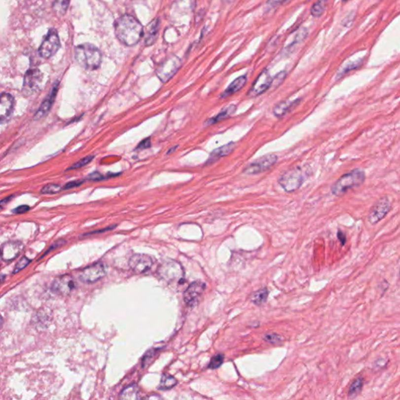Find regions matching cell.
<instances>
[{"mask_svg":"<svg viewBox=\"0 0 400 400\" xmlns=\"http://www.w3.org/2000/svg\"><path fill=\"white\" fill-rule=\"evenodd\" d=\"M69 2L70 0H54L53 4V10L60 15H63L68 10Z\"/></svg>","mask_w":400,"mask_h":400,"instance_id":"obj_29","label":"cell"},{"mask_svg":"<svg viewBox=\"0 0 400 400\" xmlns=\"http://www.w3.org/2000/svg\"><path fill=\"white\" fill-rule=\"evenodd\" d=\"M116 226H117V224H114V225H111L109 226V227H106V228H104V229L92 231V232H89V233H85L84 234V235H82V236H88V235H95V234L97 233H102V232H104V231H109V230L113 229Z\"/></svg>","mask_w":400,"mask_h":400,"instance_id":"obj_40","label":"cell"},{"mask_svg":"<svg viewBox=\"0 0 400 400\" xmlns=\"http://www.w3.org/2000/svg\"><path fill=\"white\" fill-rule=\"evenodd\" d=\"M159 19L154 20L151 24L148 25L147 28V45H152L156 39V36L157 35L158 29H159Z\"/></svg>","mask_w":400,"mask_h":400,"instance_id":"obj_25","label":"cell"},{"mask_svg":"<svg viewBox=\"0 0 400 400\" xmlns=\"http://www.w3.org/2000/svg\"><path fill=\"white\" fill-rule=\"evenodd\" d=\"M365 180V173L361 170L356 169L342 175L331 187L333 195L340 196L350 188L362 184Z\"/></svg>","mask_w":400,"mask_h":400,"instance_id":"obj_3","label":"cell"},{"mask_svg":"<svg viewBox=\"0 0 400 400\" xmlns=\"http://www.w3.org/2000/svg\"><path fill=\"white\" fill-rule=\"evenodd\" d=\"M158 272L164 280L169 283L179 282L184 280V271L180 263L174 260L164 262L160 265Z\"/></svg>","mask_w":400,"mask_h":400,"instance_id":"obj_5","label":"cell"},{"mask_svg":"<svg viewBox=\"0 0 400 400\" xmlns=\"http://www.w3.org/2000/svg\"><path fill=\"white\" fill-rule=\"evenodd\" d=\"M272 77L270 75V73L267 70H264L257 78L255 79L253 84L252 87L249 92V96L251 97H255L264 93L266 91L268 90L272 85Z\"/></svg>","mask_w":400,"mask_h":400,"instance_id":"obj_14","label":"cell"},{"mask_svg":"<svg viewBox=\"0 0 400 400\" xmlns=\"http://www.w3.org/2000/svg\"><path fill=\"white\" fill-rule=\"evenodd\" d=\"M150 139L148 138V139H144L141 143H139V145H137V149H145V148H150Z\"/></svg>","mask_w":400,"mask_h":400,"instance_id":"obj_39","label":"cell"},{"mask_svg":"<svg viewBox=\"0 0 400 400\" xmlns=\"http://www.w3.org/2000/svg\"><path fill=\"white\" fill-rule=\"evenodd\" d=\"M267 297H268V290L267 288H263L261 290H258L253 294V303L259 306L267 301Z\"/></svg>","mask_w":400,"mask_h":400,"instance_id":"obj_28","label":"cell"},{"mask_svg":"<svg viewBox=\"0 0 400 400\" xmlns=\"http://www.w3.org/2000/svg\"><path fill=\"white\" fill-rule=\"evenodd\" d=\"M177 148H178V145H176V146H173L172 148H170L169 150L167 151V154H171V153H172V152H173Z\"/></svg>","mask_w":400,"mask_h":400,"instance_id":"obj_44","label":"cell"},{"mask_svg":"<svg viewBox=\"0 0 400 400\" xmlns=\"http://www.w3.org/2000/svg\"><path fill=\"white\" fill-rule=\"evenodd\" d=\"M246 81H247V77L246 75L241 76L235 79V81L231 83V85L227 87L224 92L220 95V98H227L239 92L246 85Z\"/></svg>","mask_w":400,"mask_h":400,"instance_id":"obj_22","label":"cell"},{"mask_svg":"<svg viewBox=\"0 0 400 400\" xmlns=\"http://www.w3.org/2000/svg\"><path fill=\"white\" fill-rule=\"evenodd\" d=\"M303 182V171L299 167L285 171L278 179V183L286 192H293L299 189Z\"/></svg>","mask_w":400,"mask_h":400,"instance_id":"obj_4","label":"cell"},{"mask_svg":"<svg viewBox=\"0 0 400 400\" xmlns=\"http://www.w3.org/2000/svg\"><path fill=\"white\" fill-rule=\"evenodd\" d=\"M300 100H296L294 101H284L280 104H277L273 109V113L277 117H282L289 113L291 109H294L295 106L299 104Z\"/></svg>","mask_w":400,"mask_h":400,"instance_id":"obj_21","label":"cell"},{"mask_svg":"<svg viewBox=\"0 0 400 400\" xmlns=\"http://www.w3.org/2000/svg\"><path fill=\"white\" fill-rule=\"evenodd\" d=\"M30 262V259H28V258L25 257V256L21 258V259H20V261L16 265L14 271H13V274H16V273L18 272V271H21L23 268H25V267H27Z\"/></svg>","mask_w":400,"mask_h":400,"instance_id":"obj_33","label":"cell"},{"mask_svg":"<svg viewBox=\"0 0 400 400\" xmlns=\"http://www.w3.org/2000/svg\"><path fill=\"white\" fill-rule=\"evenodd\" d=\"M106 274L107 270L104 263H95L82 270L79 274V279L85 283H93L104 278Z\"/></svg>","mask_w":400,"mask_h":400,"instance_id":"obj_10","label":"cell"},{"mask_svg":"<svg viewBox=\"0 0 400 400\" xmlns=\"http://www.w3.org/2000/svg\"><path fill=\"white\" fill-rule=\"evenodd\" d=\"M182 62L179 57H171L162 63L156 70V75L162 82H167L175 75L181 68Z\"/></svg>","mask_w":400,"mask_h":400,"instance_id":"obj_8","label":"cell"},{"mask_svg":"<svg viewBox=\"0 0 400 400\" xmlns=\"http://www.w3.org/2000/svg\"><path fill=\"white\" fill-rule=\"evenodd\" d=\"M63 189L61 186L56 184H49L44 186L41 189V194H48V195H53L60 192Z\"/></svg>","mask_w":400,"mask_h":400,"instance_id":"obj_30","label":"cell"},{"mask_svg":"<svg viewBox=\"0 0 400 400\" xmlns=\"http://www.w3.org/2000/svg\"></svg>","mask_w":400,"mask_h":400,"instance_id":"obj_47","label":"cell"},{"mask_svg":"<svg viewBox=\"0 0 400 400\" xmlns=\"http://www.w3.org/2000/svg\"><path fill=\"white\" fill-rule=\"evenodd\" d=\"M348 1H350V0H342V2H348Z\"/></svg>","mask_w":400,"mask_h":400,"instance_id":"obj_46","label":"cell"},{"mask_svg":"<svg viewBox=\"0 0 400 400\" xmlns=\"http://www.w3.org/2000/svg\"><path fill=\"white\" fill-rule=\"evenodd\" d=\"M85 182V180L72 181V182L67 183V184L63 187V190L72 189V188H76V187L81 185Z\"/></svg>","mask_w":400,"mask_h":400,"instance_id":"obj_35","label":"cell"},{"mask_svg":"<svg viewBox=\"0 0 400 400\" xmlns=\"http://www.w3.org/2000/svg\"><path fill=\"white\" fill-rule=\"evenodd\" d=\"M14 99L10 93L2 92L0 97V120L3 122L9 118L13 112Z\"/></svg>","mask_w":400,"mask_h":400,"instance_id":"obj_18","label":"cell"},{"mask_svg":"<svg viewBox=\"0 0 400 400\" xmlns=\"http://www.w3.org/2000/svg\"><path fill=\"white\" fill-rule=\"evenodd\" d=\"M30 210V207H29L28 205H21L20 207H17V208L14 209L13 210L12 212L13 214H16V215H21V214H25V213L28 212V211Z\"/></svg>","mask_w":400,"mask_h":400,"instance_id":"obj_38","label":"cell"},{"mask_svg":"<svg viewBox=\"0 0 400 400\" xmlns=\"http://www.w3.org/2000/svg\"><path fill=\"white\" fill-rule=\"evenodd\" d=\"M222 1H224V2H233L234 0H222Z\"/></svg>","mask_w":400,"mask_h":400,"instance_id":"obj_45","label":"cell"},{"mask_svg":"<svg viewBox=\"0 0 400 400\" xmlns=\"http://www.w3.org/2000/svg\"><path fill=\"white\" fill-rule=\"evenodd\" d=\"M60 46V38L57 31L52 29L48 32L47 36H45L41 42L38 52L41 57L49 58L57 53Z\"/></svg>","mask_w":400,"mask_h":400,"instance_id":"obj_9","label":"cell"},{"mask_svg":"<svg viewBox=\"0 0 400 400\" xmlns=\"http://www.w3.org/2000/svg\"><path fill=\"white\" fill-rule=\"evenodd\" d=\"M391 210V203L387 198H382L371 209L369 213L367 220L372 225L378 224L389 214Z\"/></svg>","mask_w":400,"mask_h":400,"instance_id":"obj_12","label":"cell"},{"mask_svg":"<svg viewBox=\"0 0 400 400\" xmlns=\"http://www.w3.org/2000/svg\"><path fill=\"white\" fill-rule=\"evenodd\" d=\"M327 0H317L311 8V14L315 17H321L327 9Z\"/></svg>","mask_w":400,"mask_h":400,"instance_id":"obj_27","label":"cell"},{"mask_svg":"<svg viewBox=\"0 0 400 400\" xmlns=\"http://www.w3.org/2000/svg\"><path fill=\"white\" fill-rule=\"evenodd\" d=\"M286 77V72H282L280 73H278L275 77L273 78L272 80V85L271 86H274V88H276V87L279 86V85L282 84V81L285 80Z\"/></svg>","mask_w":400,"mask_h":400,"instance_id":"obj_34","label":"cell"},{"mask_svg":"<svg viewBox=\"0 0 400 400\" xmlns=\"http://www.w3.org/2000/svg\"><path fill=\"white\" fill-rule=\"evenodd\" d=\"M24 246L20 242H8L1 247V256L4 261H11L17 258L22 251Z\"/></svg>","mask_w":400,"mask_h":400,"instance_id":"obj_17","label":"cell"},{"mask_svg":"<svg viewBox=\"0 0 400 400\" xmlns=\"http://www.w3.org/2000/svg\"><path fill=\"white\" fill-rule=\"evenodd\" d=\"M278 156L275 154L264 155L247 164L243 169V173L248 175L263 173L276 164Z\"/></svg>","mask_w":400,"mask_h":400,"instance_id":"obj_6","label":"cell"},{"mask_svg":"<svg viewBox=\"0 0 400 400\" xmlns=\"http://www.w3.org/2000/svg\"><path fill=\"white\" fill-rule=\"evenodd\" d=\"M236 109V106L234 104L226 106L225 108H223L215 117L207 119L204 122V126H211L213 124H217V123L231 117V115H233L235 113Z\"/></svg>","mask_w":400,"mask_h":400,"instance_id":"obj_20","label":"cell"},{"mask_svg":"<svg viewBox=\"0 0 400 400\" xmlns=\"http://www.w3.org/2000/svg\"><path fill=\"white\" fill-rule=\"evenodd\" d=\"M206 284L201 281H195L190 284L184 292V301L189 307H194L199 303V299L205 290Z\"/></svg>","mask_w":400,"mask_h":400,"instance_id":"obj_11","label":"cell"},{"mask_svg":"<svg viewBox=\"0 0 400 400\" xmlns=\"http://www.w3.org/2000/svg\"><path fill=\"white\" fill-rule=\"evenodd\" d=\"M59 82L55 84L54 86L52 88V90L49 92V94L46 96L43 102L41 103V106L38 108V110L35 114L34 119L36 120H40V119L43 118L44 117L46 116L51 108L54 103L55 99L57 96V92H58Z\"/></svg>","mask_w":400,"mask_h":400,"instance_id":"obj_16","label":"cell"},{"mask_svg":"<svg viewBox=\"0 0 400 400\" xmlns=\"http://www.w3.org/2000/svg\"><path fill=\"white\" fill-rule=\"evenodd\" d=\"M77 284L71 275H62L53 281L52 284V290L60 295H69L75 290Z\"/></svg>","mask_w":400,"mask_h":400,"instance_id":"obj_13","label":"cell"},{"mask_svg":"<svg viewBox=\"0 0 400 400\" xmlns=\"http://www.w3.org/2000/svg\"><path fill=\"white\" fill-rule=\"evenodd\" d=\"M337 236H338V240L340 241L341 244H342V246H344V245L346 244V234L343 233V232H342V231H340V230H339V231H338V233H337Z\"/></svg>","mask_w":400,"mask_h":400,"instance_id":"obj_42","label":"cell"},{"mask_svg":"<svg viewBox=\"0 0 400 400\" xmlns=\"http://www.w3.org/2000/svg\"><path fill=\"white\" fill-rule=\"evenodd\" d=\"M235 148V143H233V142H231V143H227L226 145H222V146L216 148L210 155V157H209L207 161V164H213V163L218 161V160H220V158L228 156V155L231 154V152H233Z\"/></svg>","mask_w":400,"mask_h":400,"instance_id":"obj_19","label":"cell"},{"mask_svg":"<svg viewBox=\"0 0 400 400\" xmlns=\"http://www.w3.org/2000/svg\"><path fill=\"white\" fill-rule=\"evenodd\" d=\"M43 81V74L38 69H30L25 73L23 84V92L32 96L39 92Z\"/></svg>","mask_w":400,"mask_h":400,"instance_id":"obj_7","label":"cell"},{"mask_svg":"<svg viewBox=\"0 0 400 400\" xmlns=\"http://www.w3.org/2000/svg\"><path fill=\"white\" fill-rule=\"evenodd\" d=\"M224 355L221 353H218L215 357H212L211 362L209 364L208 368L211 370H215V369L218 368L221 366L222 364L224 362Z\"/></svg>","mask_w":400,"mask_h":400,"instance_id":"obj_31","label":"cell"},{"mask_svg":"<svg viewBox=\"0 0 400 400\" xmlns=\"http://www.w3.org/2000/svg\"><path fill=\"white\" fill-rule=\"evenodd\" d=\"M129 266L136 274H143L152 267V259L150 256L144 254H135L130 259Z\"/></svg>","mask_w":400,"mask_h":400,"instance_id":"obj_15","label":"cell"},{"mask_svg":"<svg viewBox=\"0 0 400 400\" xmlns=\"http://www.w3.org/2000/svg\"><path fill=\"white\" fill-rule=\"evenodd\" d=\"M87 179H88V180L96 182V181L104 180V179H105V177L102 175V174H100V172L96 171V172H92L90 175H88V176H87Z\"/></svg>","mask_w":400,"mask_h":400,"instance_id":"obj_36","label":"cell"},{"mask_svg":"<svg viewBox=\"0 0 400 400\" xmlns=\"http://www.w3.org/2000/svg\"><path fill=\"white\" fill-rule=\"evenodd\" d=\"M74 57L76 61L86 70H96L101 64L102 55L100 49L92 44L85 43L77 46Z\"/></svg>","mask_w":400,"mask_h":400,"instance_id":"obj_2","label":"cell"},{"mask_svg":"<svg viewBox=\"0 0 400 400\" xmlns=\"http://www.w3.org/2000/svg\"><path fill=\"white\" fill-rule=\"evenodd\" d=\"M264 339L271 343H277L280 341V337L276 334H269L264 337Z\"/></svg>","mask_w":400,"mask_h":400,"instance_id":"obj_37","label":"cell"},{"mask_svg":"<svg viewBox=\"0 0 400 400\" xmlns=\"http://www.w3.org/2000/svg\"><path fill=\"white\" fill-rule=\"evenodd\" d=\"M286 1V0H269L268 2H267V5L271 6V7H276V6H279L280 4L283 3Z\"/></svg>","mask_w":400,"mask_h":400,"instance_id":"obj_41","label":"cell"},{"mask_svg":"<svg viewBox=\"0 0 400 400\" xmlns=\"http://www.w3.org/2000/svg\"><path fill=\"white\" fill-rule=\"evenodd\" d=\"M13 197V195H10V196H8V197L5 198V199H2V201H1V207H3L4 204H6V203L10 201V199Z\"/></svg>","mask_w":400,"mask_h":400,"instance_id":"obj_43","label":"cell"},{"mask_svg":"<svg viewBox=\"0 0 400 400\" xmlns=\"http://www.w3.org/2000/svg\"><path fill=\"white\" fill-rule=\"evenodd\" d=\"M141 24L131 15H124L115 22V34L124 45L132 46L139 42L143 36Z\"/></svg>","mask_w":400,"mask_h":400,"instance_id":"obj_1","label":"cell"},{"mask_svg":"<svg viewBox=\"0 0 400 400\" xmlns=\"http://www.w3.org/2000/svg\"><path fill=\"white\" fill-rule=\"evenodd\" d=\"M363 387H364V378L362 377H358L353 381V383L350 385V389L348 392V398L351 399V400L357 398L362 392Z\"/></svg>","mask_w":400,"mask_h":400,"instance_id":"obj_24","label":"cell"},{"mask_svg":"<svg viewBox=\"0 0 400 400\" xmlns=\"http://www.w3.org/2000/svg\"><path fill=\"white\" fill-rule=\"evenodd\" d=\"M139 398V388L136 384L130 385L124 388L120 393V399L121 400H137Z\"/></svg>","mask_w":400,"mask_h":400,"instance_id":"obj_23","label":"cell"},{"mask_svg":"<svg viewBox=\"0 0 400 400\" xmlns=\"http://www.w3.org/2000/svg\"><path fill=\"white\" fill-rule=\"evenodd\" d=\"M94 156H86V157L82 158L81 160L76 162L75 164H73L70 168H68V170L78 169V168H81V167H84V166L92 162V160L94 159Z\"/></svg>","mask_w":400,"mask_h":400,"instance_id":"obj_32","label":"cell"},{"mask_svg":"<svg viewBox=\"0 0 400 400\" xmlns=\"http://www.w3.org/2000/svg\"><path fill=\"white\" fill-rule=\"evenodd\" d=\"M176 385L177 380L174 378L173 376L165 374L162 376L159 389L160 390H169V389H173Z\"/></svg>","mask_w":400,"mask_h":400,"instance_id":"obj_26","label":"cell"}]
</instances>
